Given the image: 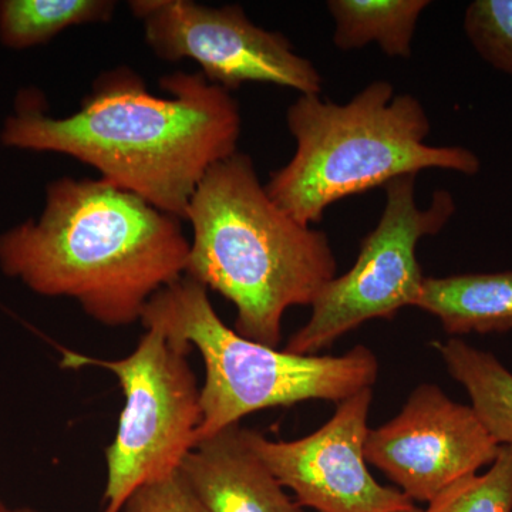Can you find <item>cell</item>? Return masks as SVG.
Instances as JSON below:
<instances>
[{
  "label": "cell",
  "mask_w": 512,
  "mask_h": 512,
  "mask_svg": "<svg viewBox=\"0 0 512 512\" xmlns=\"http://www.w3.org/2000/svg\"><path fill=\"white\" fill-rule=\"evenodd\" d=\"M448 373L463 384L471 407L500 446H512V373L493 355L460 338L434 342Z\"/></svg>",
  "instance_id": "5bb4252c"
},
{
  "label": "cell",
  "mask_w": 512,
  "mask_h": 512,
  "mask_svg": "<svg viewBox=\"0 0 512 512\" xmlns=\"http://www.w3.org/2000/svg\"><path fill=\"white\" fill-rule=\"evenodd\" d=\"M429 0H329L333 43L343 52L375 43L384 55L409 59L421 13Z\"/></svg>",
  "instance_id": "4fadbf2b"
},
{
  "label": "cell",
  "mask_w": 512,
  "mask_h": 512,
  "mask_svg": "<svg viewBox=\"0 0 512 512\" xmlns=\"http://www.w3.org/2000/svg\"><path fill=\"white\" fill-rule=\"evenodd\" d=\"M463 26L477 55L512 76V0H474L464 13Z\"/></svg>",
  "instance_id": "e0dca14e"
},
{
  "label": "cell",
  "mask_w": 512,
  "mask_h": 512,
  "mask_svg": "<svg viewBox=\"0 0 512 512\" xmlns=\"http://www.w3.org/2000/svg\"><path fill=\"white\" fill-rule=\"evenodd\" d=\"M15 512H35V510H32V508H18V510H15Z\"/></svg>",
  "instance_id": "44dd1931"
},
{
  "label": "cell",
  "mask_w": 512,
  "mask_h": 512,
  "mask_svg": "<svg viewBox=\"0 0 512 512\" xmlns=\"http://www.w3.org/2000/svg\"><path fill=\"white\" fill-rule=\"evenodd\" d=\"M417 175H402L384 185L379 224L362 239L356 264L335 278L312 305L309 322L289 339L296 355H316L372 319H392L416 306L424 276L416 249L421 239L440 234L456 214L451 192L437 190L429 207H417Z\"/></svg>",
  "instance_id": "52a82bcc"
},
{
  "label": "cell",
  "mask_w": 512,
  "mask_h": 512,
  "mask_svg": "<svg viewBox=\"0 0 512 512\" xmlns=\"http://www.w3.org/2000/svg\"><path fill=\"white\" fill-rule=\"evenodd\" d=\"M123 512H208L180 473L143 485L131 494Z\"/></svg>",
  "instance_id": "ac0fdd59"
},
{
  "label": "cell",
  "mask_w": 512,
  "mask_h": 512,
  "mask_svg": "<svg viewBox=\"0 0 512 512\" xmlns=\"http://www.w3.org/2000/svg\"><path fill=\"white\" fill-rule=\"evenodd\" d=\"M141 323L201 353L205 382L195 444L259 410L308 400L343 402L372 389L379 375L375 353L366 346L343 356L296 355L242 338L222 322L208 289L185 275L150 299Z\"/></svg>",
  "instance_id": "5b68a950"
},
{
  "label": "cell",
  "mask_w": 512,
  "mask_h": 512,
  "mask_svg": "<svg viewBox=\"0 0 512 512\" xmlns=\"http://www.w3.org/2000/svg\"><path fill=\"white\" fill-rule=\"evenodd\" d=\"M144 39L165 62L191 59L208 82L231 93L242 84L269 83L299 94H320L322 74L293 50L288 37L255 25L238 5L194 0H131Z\"/></svg>",
  "instance_id": "ba28073f"
},
{
  "label": "cell",
  "mask_w": 512,
  "mask_h": 512,
  "mask_svg": "<svg viewBox=\"0 0 512 512\" xmlns=\"http://www.w3.org/2000/svg\"><path fill=\"white\" fill-rule=\"evenodd\" d=\"M178 473L208 512H303L239 424L198 441Z\"/></svg>",
  "instance_id": "8fae6325"
},
{
  "label": "cell",
  "mask_w": 512,
  "mask_h": 512,
  "mask_svg": "<svg viewBox=\"0 0 512 512\" xmlns=\"http://www.w3.org/2000/svg\"><path fill=\"white\" fill-rule=\"evenodd\" d=\"M167 97L148 92L140 74L101 73L79 110L52 117L29 92L3 124V146L76 158L103 180L185 220L192 194L215 164L234 156L241 137L238 101L201 72L160 79Z\"/></svg>",
  "instance_id": "6da1fadb"
},
{
  "label": "cell",
  "mask_w": 512,
  "mask_h": 512,
  "mask_svg": "<svg viewBox=\"0 0 512 512\" xmlns=\"http://www.w3.org/2000/svg\"><path fill=\"white\" fill-rule=\"evenodd\" d=\"M423 512H512V446H501L484 474L448 485Z\"/></svg>",
  "instance_id": "2e32d148"
},
{
  "label": "cell",
  "mask_w": 512,
  "mask_h": 512,
  "mask_svg": "<svg viewBox=\"0 0 512 512\" xmlns=\"http://www.w3.org/2000/svg\"><path fill=\"white\" fill-rule=\"evenodd\" d=\"M296 150L271 174L265 190L278 207L303 225L322 221L330 205L384 187L402 175L439 168L480 173L474 151L430 146L429 114L413 94L392 83H370L345 104L299 94L286 111Z\"/></svg>",
  "instance_id": "277c9868"
},
{
  "label": "cell",
  "mask_w": 512,
  "mask_h": 512,
  "mask_svg": "<svg viewBox=\"0 0 512 512\" xmlns=\"http://www.w3.org/2000/svg\"><path fill=\"white\" fill-rule=\"evenodd\" d=\"M417 308L439 318L448 335L512 329V271L426 278Z\"/></svg>",
  "instance_id": "7c38bea8"
},
{
  "label": "cell",
  "mask_w": 512,
  "mask_h": 512,
  "mask_svg": "<svg viewBox=\"0 0 512 512\" xmlns=\"http://www.w3.org/2000/svg\"><path fill=\"white\" fill-rule=\"evenodd\" d=\"M184 221L192 227L185 276L235 306L242 338L278 348L285 312L312 306L336 278L328 235L278 207L241 151L204 175Z\"/></svg>",
  "instance_id": "3957f363"
},
{
  "label": "cell",
  "mask_w": 512,
  "mask_h": 512,
  "mask_svg": "<svg viewBox=\"0 0 512 512\" xmlns=\"http://www.w3.org/2000/svg\"><path fill=\"white\" fill-rule=\"evenodd\" d=\"M372 389L338 403L332 419L311 436L271 441L248 430V441L282 487L301 507L318 512H399L414 507L397 488L384 487L369 473L365 441Z\"/></svg>",
  "instance_id": "30bf717a"
},
{
  "label": "cell",
  "mask_w": 512,
  "mask_h": 512,
  "mask_svg": "<svg viewBox=\"0 0 512 512\" xmlns=\"http://www.w3.org/2000/svg\"><path fill=\"white\" fill-rule=\"evenodd\" d=\"M180 218L99 178L62 177L37 220L0 235V269L37 295L70 298L89 318L123 328L185 275Z\"/></svg>",
  "instance_id": "7a4b0ae2"
},
{
  "label": "cell",
  "mask_w": 512,
  "mask_h": 512,
  "mask_svg": "<svg viewBox=\"0 0 512 512\" xmlns=\"http://www.w3.org/2000/svg\"><path fill=\"white\" fill-rule=\"evenodd\" d=\"M399 512H423V511L419 510V508H417L416 505H414V507H412V508H407V510H403V511H399Z\"/></svg>",
  "instance_id": "ffe728a7"
},
{
  "label": "cell",
  "mask_w": 512,
  "mask_h": 512,
  "mask_svg": "<svg viewBox=\"0 0 512 512\" xmlns=\"http://www.w3.org/2000/svg\"><path fill=\"white\" fill-rule=\"evenodd\" d=\"M116 9L113 0H2L0 42L29 49L73 26L109 22Z\"/></svg>",
  "instance_id": "9a60e30c"
},
{
  "label": "cell",
  "mask_w": 512,
  "mask_h": 512,
  "mask_svg": "<svg viewBox=\"0 0 512 512\" xmlns=\"http://www.w3.org/2000/svg\"><path fill=\"white\" fill-rule=\"evenodd\" d=\"M500 447L473 407L424 383L393 420L369 429L365 458L407 498L429 504L448 485L491 466Z\"/></svg>",
  "instance_id": "9c48e42d"
},
{
  "label": "cell",
  "mask_w": 512,
  "mask_h": 512,
  "mask_svg": "<svg viewBox=\"0 0 512 512\" xmlns=\"http://www.w3.org/2000/svg\"><path fill=\"white\" fill-rule=\"evenodd\" d=\"M188 346L160 329H146L136 350L110 360L60 349L62 369L100 367L119 379L124 393L116 437L106 450L107 481L100 512H123L143 485L180 470L201 424V389Z\"/></svg>",
  "instance_id": "8992f818"
},
{
  "label": "cell",
  "mask_w": 512,
  "mask_h": 512,
  "mask_svg": "<svg viewBox=\"0 0 512 512\" xmlns=\"http://www.w3.org/2000/svg\"><path fill=\"white\" fill-rule=\"evenodd\" d=\"M0 512H15V510H10L8 505H6L5 503H3L2 500H0Z\"/></svg>",
  "instance_id": "d6986e66"
}]
</instances>
